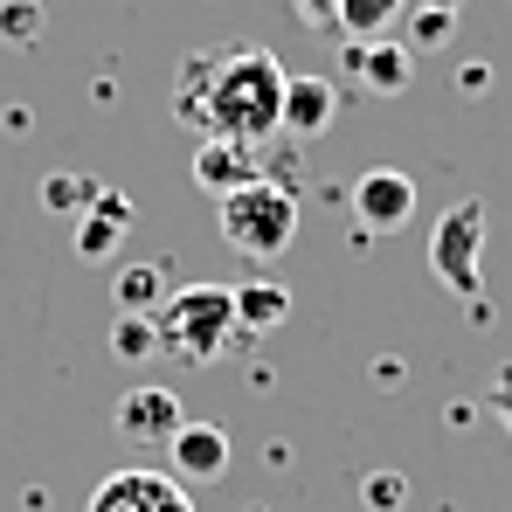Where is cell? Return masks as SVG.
<instances>
[{"label":"cell","instance_id":"6da1fadb","mask_svg":"<svg viewBox=\"0 0 512 512\" xmlns=\"http://www.w3.org/2000/svg\"><path fill=\"white\" fill-rule=\"evenodd\" d=\"M284 63L270 49H201L180 63L173 77V118L194 125L201 139H243L263 146L277 132V111H284Z\"/></svg>","mask_w":512,"mask_h":512},{"label":"cell","instance_id":"7a4b0ae2","mask_svg":"<svg viewBox=\"0 0 512 512\" xmlns=\"http://www.w3.org/2000/svg\"><path fill=\"white\" fill-rule=\"evenodd\" d=\"M153 326H160V353L187 360V367H215L236 340V291L229 284H180L153 312Z\"/></svg>","mask_w":512,"mask_h":512},{"label":"cell","instance_id":"3957f363","mask_svg":"<svg viewBox=\"0 0 512 512\" xmlns=\"http://www.w3.org/2000/svg\"><path fill=\"white\" fill-rule=\"evenodd\" d=\"M291 236H298V194L291 187H277V180L256 173L236 194H222V243L236 256L270 263V256L291 250Z\"/></svg>","mask_w":512,"mask_h":512},{"label":"cell","instance_id":"277c9868","mask_svg":"<svg viewBox=\"0 0 512 512\" xmlns=\"http://www.w3.org/2000/svg\"><path fill=\"white\" fill-rule=\"evenodd\" d=\"M429 277L457 298H478L485 291V201L464 194L436 229H429Z\"/></svg>","mask_w":512,"mask_h":512},{"label":"cell","instance_id":"5b68a950","mask_svg":"<svg viewBox=\"0 0 512 512\" xmlns=\"http://www.w3.org/2000/svg\"><path fill=\"white\" fill-rule=\"evenodd\" d=\"M90 512H194L187 485L173 471H153V464H125L111 471L97 492H90Z\"/></svg>","mask_w":512,"mask_h":512},{"label":"cell","instance_id":"8992f818","mask_svg":"<svg viewBox=\"0 0 512 512\" xmlns=\"http://www.w3.org/2000/svg\"><path fill=\"white\" fill-rule=\"evenodd\" d=\"M416 215V180L402 167H367L353 180V222L367 229V236H388V229H402Z\"/></svg>","mask_w":512,"mask_h":512},{"label":"cell","instance_id":"52a82bcc","mask_svg":"<svg viewBox=\"0 0 512 512\" xmlns=\"http://www.w3.org/2000/svg\"><path fill=\"white\" fill-rule=\"evenodd\" d=\"M333 118H340V84H333V77H319V70L284 77V111H277V132L319 139V132H333Z\"/></svg>","mask_w":512,"mask_h":512},{"label":"cell","instance_id":"ba28073f","mask_svg":"<svg viewBox=\"0 0 512 512\" xmlns=\"http://www.w3.org/2000/svg\"><path fill=\"white\" fill-rule=\"evenodd\" d=\"M167 464L180 485H215L229 471V429L215 423H180L167 436Z\"/></svg>","mask_w":512,"mask_h":512},{"label":"cell","instance_id":"9c48e42d","mask_svg":"<svg viewBox=\"0 0 512 512\" xmlns=\"http://www.w3.org/2000/svg\"><path fill=\"white\" fill-rule=\"evenodd\" d=\"M346 70L360 77L367 97H402L409 77H416V49H409V42L374 35V42H353V49H346Z\"/></svg>","mask_w":512,"mask_h":512},{"label":"cell","instance_id":"30bf717a","mask_svg":"<svg viewBox=\"0 0 512 512\" xmlns=\"http://www.w3.org/2000/svg\"><path fill=\"white\" fill-rule=\"evenodd\" d=\"M111 423H118L125 443H160V450H167V436L187 423V416H180V395H173V388H132V395H118Z\"/></svg>","mask_w":512,"mask_h":512},{"label":"cell","instance_id":"8fae6325","mask_svg":"<svg viewBox=\"0 0 512 512\" xmlns=\"http://www.w3.org/2000/svg\"><path fill=\"white\" fill-rule=\"evenodd\" d=\"M125 229H132V194L104 187L84 215H77V256L84 263H111V256L125 250Z\"/></svg>","mask_w":512,"mask_h":512},{"label":"cell","instance_id":"7c38bea8","mask_svg":"<svg viewBox=\"0 0 512 512\" xmlns=\"http://www.w3.org/2000/svg\"><path fill=\"white\" fill-rule=\"evenodd\" d=\"M256 173H263L256 167V146H243V139H201V146H194V187H208L215 201L236 194Z\"/></svg>","mask_w":512,"mask_h":512},{"label":"cell","instance_id":"4fadbf2b","mask_svg":"<svg viewBox=\"0 0 512 512\" xmlns=\"http://www.w3.org/2000/svg\"><path fill=\"white\" fill-rule=\"evenodd\" d=\"M236 291V333H277L291 319V291L270 284V277H250V284H229Z\"/></svg>","mask_w":512,"mask_h":512},{"label":"cell","instance_id":"5bb4252c","mask_svg":"<svg viewBox=\"0 0 512 512\" xmlns=\"http://www.w3.org/2000/svg\"><path fill=\"white\" fill-rule=\"evenodd\" d=\"M111 291H118V312H132V319H153V312L167 305V263H125Z\"/></svg>","mask_w":512,"mask_h":512},{"label":"cell","instance_id":"9a60e30c","mask_svg":"<svg viewBox=\"0 0 512 512\" xmlns=\"http://www.w3.org/2000/svg\"><path fill=\"white\" fill-rule=\"evenodd\" d=\"M97 194H104V180H90V173H42V187H35V201L49 215H84Z\"/></svg>","mask_w":512,"mask_h":512},{"label":"cell","instance_id":"2e32d148","mask_svg":"<svg viewBox=\"0 0 512 512\" xmlns=\"http://www.w3.org/2000/svg\"><path fill=\"white\" fill-rule=\"evenodd\" d=\"M395 14H409V0H333V21H340V35H353V42H374Z\"/></svg>","mask_w":512,"mask_h":512},{"label":"cell","instance_id":"e0dca14e","mask_svg":"<svg viewBox=\"0 0 512 512\" xmlns=\"http://www.w3.org/2000/svg\"><path fill=\"white\" fill-rule=\"evenodd\" d=\"M42 35H49L42 0H0V42H7V49H35Z\"/></svg>","mask_w":512,"mask_h":512},{"label":"cell","instance_id":"ac0fdd59","mask_svg":"<svg viewBox=\"0 0 512 512\" xmlns=\"http://www.w3.org/2000/svg\"><path fill=\"white\" fill-rule=\"evenodd\" d=\"M111 353H118V360H153V353H160V326L118 312V326H111Z\"/></svg>","mask_w":512,"mask_h":512},{"label":"cell","instance_id":"d6986e66","mask_svg":"<svg viewBox=\"0 0 512 512\" xmlns=\"http://www.w3.org/2000/svg\"><path fill=\"white\" fill-rule=\"evenodd\" d=\"M360 506L367 512H402L409 506V478H402V471H374V478L360 485Z\"/></svg>","mask_w":512,"mask_h":512},{"label":"cell","instance_id":"ffe728a7","mask_svg":"<svg viewBox=\"0 0 512 512\" xmlns=\"http://www.w3.org/2000/svg\"><path fill=\"white\" fill-rule=\"evenodd\" d=\"M457 35V14H436V7H409V49H436Z\"/></svg>","mask_w":512,"mask_h":512},{"label":"cell","instance_id":"44dd1931","mask_svg":"<svg viewBox=\"0 0 512 512\" xmlns=\"http://www.w3.org/2000/svg\"><path fill=\"white\" fill-rule=\"evenodd\" d=\"M492 416L506 423V436H512V367H499L492 374Z\"/></svg>","mask_w":512,"mask_h":512},{"label":"cell","instance_id":"7402d4cb","mask_svg":"<svg viewBox=\"0 0 512 512\" xmlns=\"http://www.w3.org/2000/svg\"><path fill=\"white\" fill-rule=\"evenodd\" d=\"M409 7H436V14H464V0H409Z\"/></svg>","mask_w":512,"mask_h":512}]
</instances>
